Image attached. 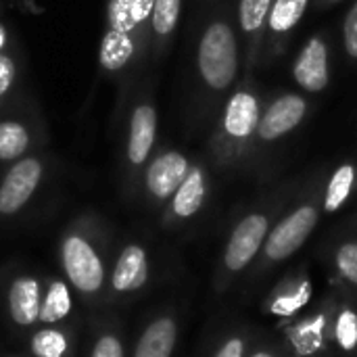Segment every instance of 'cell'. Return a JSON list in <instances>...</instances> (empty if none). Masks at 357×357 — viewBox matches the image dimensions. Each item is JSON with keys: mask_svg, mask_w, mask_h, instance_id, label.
<instances>
[{"mask_svg": "<svg viewBox=\"0 0 357 357\" xmlns=\"http://www.w3.org/2000/svg\"><path fill=\"white\" fill-rule=\"evenodd\" d=\"M261 117V98L249 82L238 86L226 100L218 128L209 140L211 157L220 167L236 165L249 151Z\"/></svg>", "mask_w": 357, "mask_h": 357, "instance_id": "obj_1", "label": "cell"}, {"mask_svg": "<svg viewBox=\"0 0 357 357\" xmlns=\"http://www.w3.org/2000/svg\"><path fill=\"white\" fill-rule=\"evenodd\" d=\"M241 71V44L238 33L228 17L215 15L201 31L197 44V73L201 86L220 96L228 92Z\"/></svg>", "mask_w": 357, "mask_h": 357, "instance_id": "obj_2", "label": "cell"}, {"mask_svg": "<svg viewBox=\"0 0 357 357\" xmlns=\"http://www.w3.org/2000/svg\"><path fill=\"white\" fill-rule=\"evenodd\" d=\"M322 215V192L312 190L301 203H297L291 211L280 215L257 255L255 276L270 274L276 266L291 259L314 234Z\"/></svg>", "mask_w": 357, "mask_h": 357, "instance_id": "obj_3", "label": "cell"}, {"mask_svg": "<svg viewBox=\"0 0 357 357\" xmlns=\"http://www.w3.org/2000/svg\"><path fill=\"white\" fill-rule=\"evenodd\" d=\"M149 56L136 21L130 10V0H107V23L98 42V67L107 75H121L140 65Z\"/></svg>", "mask_w": 357, "mask_h": 357, "instance_id": "obj_4", "label": "cell"}, {"mask_svg": "<svg viewBox=\"0 0 357 357\" xmlns=\"http://www.w3.org/2000/svg\"><path fill=\"white\" fill-rule=\"evenodd\" d=\"M280 211H282V201L276 199V203H270L264 209H255L238 220V224L228 236L222 255V268L228 278L243 274L251 264H255L268 238V232L280 218Z\"/></svg>", "mask_w": 357, "mask_h": 357, "instance_id": "obj_5", "label": "cell"}, {"mask_svg": "<svg viewBox=\"0 0 357 357\" xmlns=\"http://www.w3.org/2000/svg\"><path fill=\"white\" fill-rule=\"evenodd\" d=\"M159 130V113L153 96H138L128 113L126 126V163L132 172L146 167L153 157Z\"/></svg>", "mask_w": 357, "mask_h": 357, "instance_id": "obj_6", "label": "cell"}, {"mask_svg": "<svg viewBox=\"0 0 357 357\" xmlns=\"http://www.w3.org/2000/svg\"><path fill=\"white\" fill-rule=\"evenodd\" d=\"M333 314L335 297L326 299L318 312L305 316L284 328L287 347L293 354L310 357H331L333 354Z\"/></svg>", "mask_w": 357, "mask_h": 357, "instance_id": "obj_7", "label": "cell"}, {"mask_svg": "<svg viewBox=\"0 0 357 357\" xmlns=\"http://www.w3.org/2000/svg\"><path fill=\"white\" fill-rule=\"evenodd\" d=\"M44 176V163L40 157L25 155L15 161L0 184V215H13L23 209L38 190Z\"/></svg>", "mask_w": 357, "mask_h": 357, "instance_id": "obj_8", "label": "cell"}, {"mask_svg": "<svg viewBox=\"0 0 357 357\" xmlns=\"http://www.w3.org/2000/svg\"><path fill=\"white\" fill-rule=\"evenodd\" d=\"M63 268L75 289L82 293H94L105 280V268L92 245L79 236L71 234L63 241Z\"/></svg>", "mask_w": 357, "mask_h": 357, "instance_id": "obj_9", "label": "cell"}, {"mask_svg": "<svg viewBox=\"0 0 357 357\" xmlns=\"http://www.w3.org/2000/svg\"><path fill=\"white\" fill-rule=\"evenodd\" d=\"M190 161L176 149H165L153 155L144 167V188L157 201H169L178 186L184 182Z\"/></svg>", "mask_w": 357, "mask_h": 357, "instance_id": "obj_10", "label": "cell"}, {"mask_svg": "<svg viewBox=\"0 0 357 357\" xmlns=\"http://www.w3.org/2000/svg\"><path fill=\"white\" fill-rule=\"evenodd\" d=\"M307 115V100L299 94H282L274 98L259 117L255 138L259 142H276L291 134Z\"/></svg>", "mask_w": 357, "mask_h": 357, "instance_id": "obj_11", "label": "cell"}, {"mask_svg": "<svg viewBox=\"0 0 357 357\" xmlns=\"http://www.w3.org/2000/svg\"><path fill=\"white\" fill-rule=\"evenodd\" d=\"M307 4H310V0H274L268 21H266L264 50H261V52H266L268 61H272L274 56H280L284 52L289 36L303 19Z\"/></svg>", "mask_w": 357, "mask_h": 357, "instance_id": "obj_12", "label": "cell"}, {"mask_svg": "<svg viewBox=\"0 0 357 357\" xmlns=\"http://www.w3.org/2000/svg\"><path fill=\"white\" fill-rule=\"evenodd\" d=\"M312 299V278L301 266L295 272L287 274L266 297L264 312L276 318H293L297 312L307 307Z\"/></svg>", "mask_w": 357, "mask_h": 357, "instance_id": "obj_13", "label": "cell"}, {"mask_svg": "<svg viewBox=\"0 0 357 357\" xmlns=\"http://www.w3.org/2000/svg\"><path fill=\"white\" fill-rule=\"evenodd\" d=\"M293 77L305 92H322L331 82V65H328V44L322 36L310 38L299 50Z\"/></svg>", "mask_w": 357, "mask_h": 357, "instance_id": "obj_14", "label": "cell"}, {"mask_svg": "<svg viewBox=\"0 0 357 357\" xmlns=\"http://www.w3.org/2000/svg\"><path fill=\"white\" fill-rule=\"evenodd\" d=\"M274 0H241L238 2V29L245 40V69L247 75L257 67L264 50V31Z\"/></svg>", "mask_w": 357, "mask_h": 357, "instance_id": "obj_15", "label": "cell"}, {"mask_svg": "<svg viewBox=\"0 0 357 357\" xmlns=\"http://www.w3.org/2000/svg\"><path fill=\"white\" fill-rule=\"evenodd\" d=\"M328 264L337 280L343 282L349 293L357 295V215L331 238Z\"/></svg>", "mask_w": 357, "mask_h": 357, "instance_id": "obj_16", "label": "cell"}, {"mask_svg": "<svg viewBox=\"0 0 357 357\" xmlns=\"http://www.w3.org/2000/svg\"><path fill=\"white\" fill-rule=\"evenodd\" d=\"M207 190H209L207 169L201 163L190 165L184 182L178 186V190L169 199L172 201L169 203L172 215L178 220H188V218L197 215L201 211V207L205 205Z\"/></svg>", "mask_w": 357, "mask_h": 357, "instance_id": "obj_17", "label": "cell"}, {"mask_svg": "<svg viewBox=\"0 0 357 357\" xmlns=\"http://www.w3.org/2000/svg\"><path fill=\"white\" fill-rule=\"evenodd\" d=\"M333 351L341 357H357V303L354 299L335 297Z\"/></svg>", "mask_w": 357, "mask_h": 357, "instance_id": "obj_18", "label": "cell"}, {"mask_svg": "<svg viewBox=\"0 0 357 357\" xmlns=\"http://www.w3.org/2000/svg\"><path fill=\"white\" fill-rule=\"evenodd\" d=\"M149 278V261L146 253L138 245H130L121 251L117 266L113 270V289L117 293H130L140 289Z\"/></svg>", "mask_w": 357, "mask_h": 357, "instance_id": "obj_19", "label": "cell"}, {"mask_svg": "<svg viewBox=\"0 0 357 357\" xmlns=\"http://www.w3.org/2000/svg\"><path fill=\"white\" fill-rule=\"evenodd\" d=\"M40 287L33 278H19L10 284L8 310L19 326H29L40 318Z\"/></svg>", "mask_w": 357, "mask_h": 357, "instance_id": "obj_20", "label": "cell"}, {"mask_svg": "<svg viewBox=\"0 0 357 357\" xmlns=\"http://www.w3.org/2000/svg\"><path fill=\"white\" fill-rule=\"evenodd\" d=\"M182 13V0H155L151 17V52L161 56L169 44Z\"/></svg>", "mask_w": 357, "mask_h": 357, "instance_id": "obj_21", "label": "cell"}, {"mask_svg": "<svg viewBox=\"0 0 357 357\" xmlns=\"http://www.w3.org/2000/svg\"><path fill=\"white\" fill-rule=\"evenodd\" d=\"M357 186V167L354 163H341L328 178L322 190V213H337L347 205Z\"/></svg>", "mask_w": 357, "mask_h": 357, "instance_id": "obj_22", "label": "cell"}, {"mask_svg": "<svg viewBox=\"0 0 357 357\" xmlns=\"http://www.w3.org/2000/svg\"><path fill=\"white\" fill-rule=\"evenodd\" d=\"M178 326L172 318H159L142 333L134 357H172Z\"/></svg>", "mask_w": 357, "mask_h": 357, "instance_id": "obj_23", "label": "cell"}, {"mask_svg": "<svg viewBox=\"0 0 357 357\" xmlns=\"http://www.w3.org/2000/svg\"><path fill=\"white\" fill-rule=\"evenodd\" d=\"M31 132L19 119H0V163H15L27 155Z\"/></svg>", "mask_w": 357, "mask_h": 357, "instance_id": "obj_24", "label": "cell"}, {"mask_svg": "<svg viewBox=\"0 0 357 357\" xmlns=\"http://www.w3.org/2000/svg\"><path fill=\"white\" fill-rule=\"evenodd\" d=\"M71 312V295L63 282H52L44 303L40 305V318L44 324H52L63 320Z\"/></svg>", "mask_w": 357, "mask_h": 357, "instance_id": "obj_25", "label": "cell"}, {"mask_svg": "<svg viewBox=\"0 0 357 357\" xmlns=\"http://www.w3.org/2000/svg\"><path fill=\"white\" fill-rule=\"evenodd\" d=\"M67 351V339L59 331H40L31 337V354L36 357H63Z\"/></svg>", "mask_w": 357, "mask_h": 357, "instance_id": "obj_26", "label": "cell"}, {"mask_svg": "<svg viewBox=\"0 0 357 357\" xmlns=\"http://www.w3.org/2000/svg\"><path fill=\"white\" fill-rule=\"evenodd\" d=\"M343 44H345V52L357 61V0L347 10L345 23H343Z\"/></svg>", "mask_w": 357, "mask_h": 357, "instance_id": "obj_27", "label": "cell"}, {"mask_svg": "<svg viewBox=\"0 0 357 357\" xmlns=\"http://www.w3.org/2000/svg\"><path fill=\"white\" fill-rule=\"evenodd\" d=\"M17 79V63L10 54L0 52V98H4L8 94V90L13 88Z\"/></svg>", "mask_w": 357, "mask_h": 357, "instance_id": "obj_28", "label": "cell"}, {"mask_svg": "<svg viewBox=\"0 0 357 357\" xmlns=\"http://www.w3.org/2000/svg\"><path fill=\"white\" fill-rule=\"evenodd\" d=\"M247 356V339L243 335H234L222 343L213 357H245Z\"/></svg>", "mask_w": 357, "mask_h": 357, "instance_id": "obj_29", "label": "cell"}, {"mask_svg": "<svg viewBox=\"0 0 357 357\" xmlns=\"http://www.w3.org/2000/svg\"><path fill=\"white\" fill-rule=\"evenodd\" d=\"M92 357H123L121 343L115 337H102L96 341L92 349Z\"/></svg>", "mask_w": 357, "mask_h": 357, "instance_id": "obj_30", "label": "cell"}, {"mask_svg": "<svg viewBox=\"0 0 357 357\" xmlns=\"http://www.w3.org/2000/svg\"><path fill=\"white\" fill-rule=\"evenodd\" d=\"M245 357H287V345L278 341H268L266 345L257 347L255 351Z\"/></svg>", "mask_w": 357, "mask_h": 357, "instance_id": "obj_31", "label": "cell"}, {"mask_svg": "<svg viewBox=\"0 0 357 357\" xmlns=\"http://www.w3.org/2000/svg\"><path fill=\"white\" fill-rule=\"evenodd\" d=\"M287 357H310V356H299V354H289Z\"/></svg>", "mask_w": 357, "mask_h": 357, "instance_id": "obj_32", "label": "cell"}, {"mask_svg": "<svg viewBox=\"0 0 357 357\" xmlns=\"http://www.w3.org/2000/svg\"><path fill=\"white\" fill-rule=\"evenodd\" d=\"M324 2H339V0H324Z\"/></svg>", "mask_w": 357, "mask_h": 357, "instance_id": "obj_33", "label": "cell"}]
</instances>
